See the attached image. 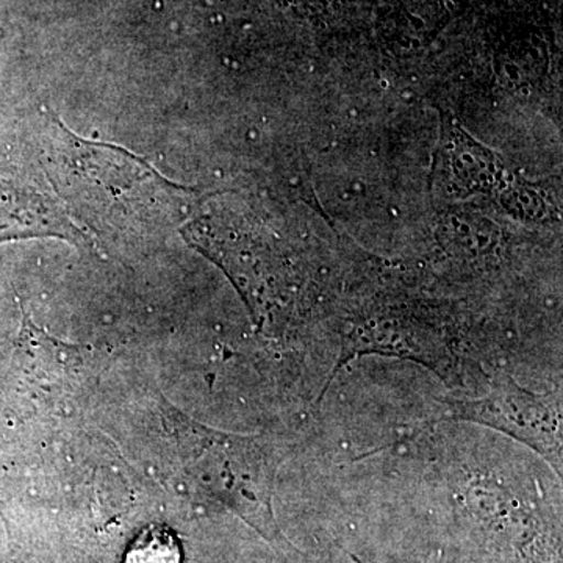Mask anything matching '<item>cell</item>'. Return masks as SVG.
Masks as SVG:
<instances>
[{"label": "cell", "mask_w": 563, "mask_h": 563, "mask_svg": "<svg viewBox=\"0 0 563 563\" xmlns=\"http://www.w3.org/2000/svg\"><path fill=\"white\" fill-rule=\"evenodd\" d=\"M51 177L70 213L90 225H128L180 213L181 188L121 147L77 139L51 120Z\"/></svg>", "instance_id": "obj_1"}, {"label": "cell", "mask_w": 563, "mask_h": 563, "mask_svg": "<svg viewBox=\"0 0 563 563\" xmlns=\"http://www.w3.org/2000/svg\"><path fill=\"white\" fill-rule=\"evenodd\" d=\"M459 420L481 422L521 440L551 463H561V406L518 387L509 374L496 377L495 387L477 401L455 402Z\"/></svg>", "instance_id": "obj_2"}, {"label": "cell", "mask_w": 563, "mask_h": 563, "mask_svg": "<svg viewBox=\"0 0 563 563\" xmlns=\"http://www.w3.org/2000/svg\"><path fill=\"white\" fill-rule=\"evenodd\" d=\"M124 563H181L179 540L168 528L151 526L133 540Z\"/></svg>", "instance_id": "obj_3"}]
</instances>
